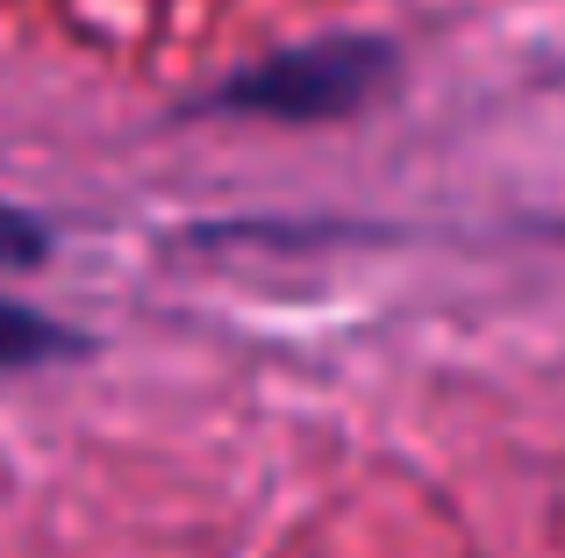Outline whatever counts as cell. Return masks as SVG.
<instances>
[{"instance_id": "cell-2", "label": "cell", "mask_w": 565, "mask_h": 558, "mask_svg": "<svg viewBox=\"0 0 565 558\" xmlns=\"http://www.w3.org/2000/svg\"><path fill=\"white\" fill-rule=\"evenodd\" d=\"M72 351H79L72 330H57L51 315H36V308H22V301H0V373L51 365V358H72Z\"/></svg>"}, {"instance_id": "cell-1", "label": "cell", "mask_w": 565, "mask_h": 558, "mask_svg": "<svg viewBox=\"0 0 565 558\" xmlns=\"http://www.w3.org/2000/svg\"><path fill=\"white\" fill-rule=\"evenodd\" d=\"M386 79H394L386 36H316L230 72L207 94V108L265 115V122H337V115H359L373 94H386Z\"/></svg>"}, {"instance_id": "cell-3", "label": "cell", "mask_w": 565, "mask_h": 558, "mask_svg": "<svg viewBox=\"0 0 565 558\" xmlns=\"http://www.w3.org/2000/svg\"><path fill=\"white\" fill-rule=\"evenodd\" d=\"M43 258H51V229L29 208L0 201V266H43Z\"/></svg>"}]
</instances>
